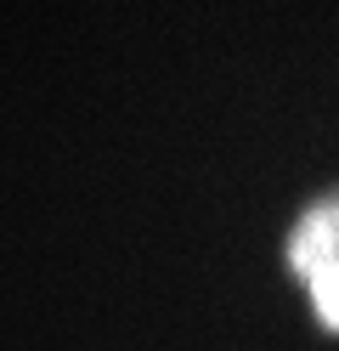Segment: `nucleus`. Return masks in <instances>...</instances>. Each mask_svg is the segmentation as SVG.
I'll return each mask as SVG.
<instances>
[{"label": "nucleus", "mask_w": 339, "mask_h": 351, "mask_svg": "<svg viewBox=\"0 0 339 351\" xmlns=\"http://www.w3.org/2000/svg\"><path fill=\"white\" fill-rule=\"evenodd\" d=\"M305 295H311V312L316 323L328 328V335H339V267H323L305 278Z\"/></svg>", "instance_id": "f03ea898"}, {"label": "nucleus", "mask_w": 339, "mask_h": 351, "mask_svg": "<svg viewBox=\"0 0 339 351\" xmlns=\"http://www.w3.org/2000/svg\"><path fill=\"white\" fill-rule=\"evenodd\" d=\"M283 267L294 278H311L323 267H339V187L316 193V199L300 210V221L283 238Z\"/></svg>", "instance_id": "f257e3e1"}]
</instances>
